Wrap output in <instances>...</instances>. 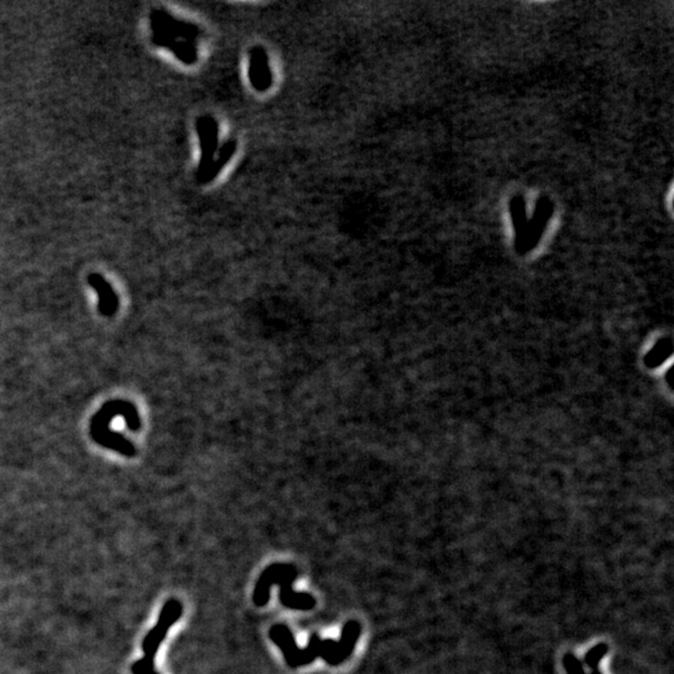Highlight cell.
<instances>
[{
  "mask_svg": "<svg viewBox=\"0 0 674 674\" xmlns=\"http://www.w3.org/2000/svg\"><path fill=\"white\" fill-rule=\"evenodd\" d=\"M361 624L357 621H349L342 627L339 641L332 638L322 639L319 634H313L305 648L298 647L290 628L285 624H275L270 628V639L281 651L285 662L290 668H298L313 663L318 657L324 659L329 665H340L350 657L360 638Z\"/></svg>",
  "mask_w": 674,
  "mask_h": 674,
  "instance_id": "cell-1",
  "label": "cell"
},
{
  "mask_svg": "<svg viewBox=\"0 0 674 674\" xmlns=\"http://www.w3.org/2000/svg\"><path fill=\"white\" fill-rule=\"evenodd\" d=\"M298 575L296 567L288 563H272L266 567L254 588L252 601L255 606H266L270 600V588L277 585L280 587V602L283 607L293 611H311L316 606L315 597L306 592L293 590V583L298 580Z\"/></svg>",
  "mask_w": 674,
  "mask_h": 674,
  "instance_id": "cell-2",
  "label": "cell"
},
{
  "mask_svg": "<svg viewBox=\"0 0 674 674\" xmlns=\"http://www.w3.org/2000/svg\"><path fill=\"white\" fill-rule=\"evenodd\" d=\"M150 26L155 45L170 49L185 64L196 62V47L193 45V40L199 34L196 28L160 9L152 11Z\"/></svg>",
  "mask_w": 674,
  "mask_h": 674,
  "instance_id": "cell-3",
  "label": "cell"
},
{
  "mask_svg": "<svg viewBox=\"0 0 674 674\" xmlns=\"http://www.w3.org/2000/svg\"><path fill=\"white\" fill-rule=\"evenodd\" d=\"M198 134L201 147V162L199 165V174L205 172L210 164L214 162V152L218 144V124L210 116H203L198 120Z\"/></svg>",
  "mask_w": 674,
  "mask_h": 674,
  "instance_id": "cell-4",
  "label": "cell"
},
{
  "mask_svg": "<svg viewBox=\"0 0 674 674\" xmlns=\"http://www.w3.org/2000/svg\"><path fill=\"white\" fill-rule=\"evenodd\" d=\"M250 79L254 88L266 91L271 85V72L269 68L266 52L262 47H254L250 57Z\"/></svg>",
  "mask_w": 674,
  "mask_h": 674,
  "instance_id": "cell-5",
  "label": "cell"
},
{
  "mask_svg": "<svg viewBox=\"0 0 674 674\" xmlns=\"http://www.w3.org/2000/svg\"><path fill=\"white\" fill-rule=\"evenodd\" d=\"M89 285L99 296L100 313L106 316L114 314L118 308V298L109 283L105 281L104 277L98 274L90 275Z\"/></svg>",
  "mask_w": 674,
  "mask_h": 674,
  "instance_id": "cell-6",
  "label": "cell"
},
{
  "mask_svg": "<svg viewBox=\"0 0 674 674\" xmlns=\"http://www.w3.org/2000/svg\"><path fill=\"white\" fill-rule=\"evenodd\" d=\"M160 646L155 643L142 641V653L144 657L136 661L135 663L131 665V673L133 674H160L155 670V656L157 653V649Z\"/></svg>",
  "mask_w": 674,
  "mask_h": 674,
  "instance_id": "cell-7",
  "label": "cell"
},
{
  "mask_svg": "<svg viewBox=\"0 0 674 674\" xmlns=\"http://www.w3.org/2000/svg\"><path fill=\"white\" fill-rule=\"evenodd\" d=\"M235 142H229L226 145H224V147H223L221 152H220L219 159L211 162L210 167H208L205 172L198 175L199 181H201V183H209V181H211V180L220 173L221 167H224L225 164L229 162V159L232 157V154L235 152Z\"/></svg>",
  "mask_w": 674,
  "mask_h": 674,
  "instance_id": "cell-8",
  "label": "cell"
}]
</instances>
